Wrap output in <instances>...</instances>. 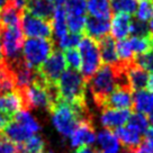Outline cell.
I'll list each match as a JSON object with an SVG mask.
<instances>
[{
    "label": "cell",
    "mask_w": 153,
    "mask_h": 153,
    "mask_svg": "<svg viewBox=\"0 0 153 153\" xmlns=\"http://www.w3.org/2000/svg\"><path fill=\"white\" fill-rule=\"evenodd\" d=\"M52 123L59 133L70 137L81 120H90L86 102L69 104L60 100L51 110Z\"/></svg>",
    "instance_id": "6da1fadb"
},
{
    "label": "cell",
    "mask_w": 153,
    "mask_h": 153,
    "mask_svg": "<svg viewBox=\"0 0 153 153\" xmlns=\"http://www.w3.org/2000/svg\"><path fill=\"white\" fill-rule=\"evenodd\" d=\"M41 126L28 110L22 109L14 116L13 120L4 128V136L17 145L25 143L39 132Z\"/></svg>",
    "instance_id": "7a4b0ae2"
},
{
    "label": "cell",
    "mask_w": 153,
    "mask_h": 153,
    "mask_svg": "<svg viewBox=\"0 0 153 153\" xmlns=\"http://www.w3.org/2000/svg\"><path fill=\"white\" fill-rule=\"evenodd\" d=\"M88 86L95 104L98 107H104L106 99L117 87V73L114 67L102 65L88 80Z\"/></svg>",
    "instance_id": "3957f363"
},
{
    "label": "cell",
    "mask_w": 153,
    "mask_h": 153,
    "mask_svg": "<svg viewBox=\"0 0 153 153\" xmlns=\"http://www.w3.org/2000/svg\"><path fill=\"white\" fill-rule=\"evenodd\" d=\"M60 99L69 104H80L85 101L87 81L81 73L68 69L56 83Z\"/></svg>",
    "instance_id": "277c9868"
},
{
    "label": "cell",
    "mask_w": 153,
    "mask_h": 153,
    "mask_svg": "<svg viewBox=\"0 0 153 153\" xmlns=\"http://www.w3.org/2000/svg\"><path fill=\"white\" fill-rule=\"evenodd\" d=\"M54 51L51 39L46 38H27L23 45V59L29 67L38 70Z\"/></svg>",
    "instance_id": "5b68a950"
},
{
    "label": "cell",
    "mask_w": 153,
    "mask_h": 153,
    "mask_svg": "<svg viewBox=\"0 0 153 153\" xmlns=\"http://www.w3.org/2000/svg\"><path fill=\"white\" fill-rule=\"evenodd\" d=\"M78 51L81 55V74L87 81L99 70L102 62L99 45L95 39L83 36L78 45Z\"/></svg>",
    "instance_id": "8992f818"
},
{
    "label": "cell",
    "mask_w": 153,
    "mask_h": 153,
    "mask_svg": "<svg viewBox=\"0 0 153 153\" xmlns=\"http://www.w3.org/2000/svg\"><path fill=\"white\" fill-rule=\"evenodd\" d=\"M0 42L6 61L11 62L23 56L22 51L25 41L22 27L0 28Z\"/></svg>",
    "instance_id": "52a82bcc"
},
{
    "label": "cell",
    "mask_w": 153,
    "mask_h": 153,
    "mask_svg": "<svg viewBox=\"0 0 153 153\" xmlns=\"http://www.w3.org/2000/svg\"><path fill=\"white\" fill-rule=\"evenodd\" d=\"M67 65L64 53L55 50L48 60L38 68V76L48 85H56L59 79L67 70Z\"/></svg>",
    "instance_id": "ba28073f"
},
{
    "label": "cell",
    "mask_w": 153,
    "mask_h": 153,
    "mask_svg": "<svg viewBox=\"0 0 153 153\" xmlns=\"http://www.w3.org/2000/svg\"><path fill=\"white\" fill-rule=\"evenodd\" d=\"M22 30L28 38H46L50 39L52 36V27L48 20L35 17L26 10L22 16Z\"/></svg>",
    "instance_id": "9c48e42d"
},
{
    "label": "cell",
    "mask_w": 153,
    "mask_h": 153,
    "mask_svg": "<svg viewBox=\"0 0 153 153\" xmlns=\"http://www.w3.org/2000/svg\"><path fill=\"white\" fill-rule=\"evenodd\" d=\"M96 132L90 120H81L76 126L74 132L70 136V142L73 148L89 146L96 142Z\"/></svg>",
    "instance_id": "30bf717a"
},
{
    "label": "cell",
    "mask_w": 153,
    "mask_h": 153,
    "mask_svg": "<svg viewBox=\"0 0 153 153\" xmlns=\"http://www.w3.org/2000/svg\"><path fill=\"white\" fill-rule=\"evenodd\" d=\"M133 106V94L128 87L117 86L109 97L106 99L104 108H114V109H129Z\"/></svg>",
    "instance_id": "8fae6325"
},
{
    "label": "cell",
    "mask_w": 153,
    "mask_h": 153,
    "mask_svg": "<svg viewBox=\"0 0 153 153\" xmlns=\"http://www.w3.org/2000/svg\"><path fill=\"white\" fill-rule=\"evenodd\" d=\"M131 115L129 109L104 108L100 115V123L107 129L118 128L128 122Z\"/></svg>",
    "instance_id": "7c38bea8"
},
{
    "label": "cell",
    "mask_w": 153,
    "mask_h": 153,
    "mask_svg": "<svg viewBox=\"0 0 153 153\" xmlns=\"http://www.w3.org/2000/svg\"><path fill=\"white\" fill-rule=\"evenodd\" d=\"M125 72L132 91L143 90L146 88L149 73L134 62V60L132 62L125 63Z\"/></svg>",
    "instance_id": "4fadbf2b"
},
{
    "label": "cell",
    "mask_w": 153,
    "mask_h": 153,
    "mask_svg": "<svg viewBox=\"0 0 153 153\" xmlns=\"http://www.w3.org/2000/svg\"><path fill=\"white\" fill-rule=\"evenodd\" d=\"M23 109V101L18 91L0 95V115L13 120L14 116Z\"/></svg>",
    "instance_id": "5bb4252c"
},
{
    "label": "cell",
    "mask_w": 153,
    "mask_h": 153,
    "mask_svg": "<svg viewBox=\"0 0 153 153\" xmlns=\"http://www.w3.org/2000/svg\"><path fill=\"white\" fill-rule=\"evenodd\" d=\"M96 141L100 153H122V144L111 129H101Z\"/></svg>",
    "instance_id": "9a60e30c"
},
{
    "label": "cell",
    "mask_w": 153,
    "mask_h": 153,
    "mask_svg": "<svg viewBox=\"0 0 153 153\" xmlns=\"http://www.w3.org/2000/svg\"><path fill=\"white\" fill-rule=\"evenodd\" d=\"M132 16L126 14H116L110 22V34L111 37L117 41H122L127 38L131 34V25H132Z\"/></svg>",
    "instance_id": "2e32d148"
},
{
    "label": "cell",
    "mask_w": 153,
    "mask_h": 153,
    "mask_svg": "<svg viewBox=\"0 0 153 153\" xmlns=\"http://www.w3.org/2000/svg\"><path fill=\"white\" fill-rule=\"evenodd\" d=\"M85 32L88 37L95 39L96 42H99L104 37L108 36V33L110 32L109 19H100L95 17L87 18Z\"/></svg>",
    "instance_id": "e0dca14e"
},
{
    "label": "cell",
    "mask_w": 153,
    "mask_h": 153,
    "mask_svg": "<svg viewBox=\"0 0 153 153\" xmlns=\"http://www.w3.org/2000/svg\"><path fill=\"white\" fill-rule=\"evenodd\" d=\"M115 134H116V136L120 140V144H123L128 151L135 150L140 144L142 143L143 135L127 124L125 125V126L116 128Z\"/></svg>",
    "instance_id": "ac0fdd59"
},
{
    "label": "cell",
    "mask_w": 153,
    "mask_h": 153,
    "mask_svg": "<svg viewBox=\"0 0 153 153\" xmlns=\"http://www.w3.org/2000/svg\"><path fill=\"white\" fill-rule=\"evenodd\" d=\"M99 51H100L101 61L105 62V64L115 67L120 62L117 50H116V42L111 36H106L99 41Z\"/></svg>",
    "instance_id": "d6986e66"
},
{
    "label": "cell",
    "mask_w": 153,
    "mask_h": 153,
    "mask_svg": "<svg viewBox=\"0 0 153 153\" xmlns=\"http://www.w3.org/2000/svg\"><path fill=\"white\" fill-rule=\"evenodd\" d=\"M54 5L51 0H28L25 10L35 17L44 20H50L54 13Z\"/></svg>",
    "instance_id": "ffe728a7"
},
{
    "label": "cell",
    "mask_w": 153,
    "mask_h": 153,
    "mask_svg": "<svg viewBox=\"0 0 153 153\" xmlns=\"http://www.w3.org/2000/svg\"><path fill=\"white\" fill-rule=\"evenodd\" d=\"M0 28H15L22 27V16L23 11L16 8L14 5L8 4L2 10H0Z\"/></svg>",
    "instance_id": "44dd1931"
},
{
    "label": "cell",
    "mask_w": 153,
    "mask_h": 153,
    "mask_svg": "<svg viewBox=\"0 0 153 153\" xmlns=\"http://www.w3.org/2000/svg\"><path fill=\"white\" fill-rule=\"evenodd\" d=\"M133 107L139 114H151L153 111V92L149 90L135 91L133 95Z\"/></svg>",
    "instance_id": "7402d4cb"
},
{
    "label": "cell",
    "mask_w": 153,
    "mask_h": 153,
    "mask_svg": "<svg viewBox=\"0 0 153 153\" xmlns=\"http://www.w3.org/2000/svg\"><path fill=\"white\" fill-rule=\"evenodd\" d=\"M51 27H52V33L57 38L63 37L68 34L67 13L63 6H55L54 13L51 18Z\"/></svg>",
    "instance_id": "603a6c76"
},
{
    "label": "cell",
    "mask_w": 153,
    "mask_h": 153,
    "mask_svg": "<svg viewBox=\"0 0 153 153\" xmlns=\"http://www.w3.org/2000/svg\"><path fill=\"white\" fill-rule=\"evenodd\" d=\"M16 90L14 73L10 64L6 60L0 61V95Z\"/></svg>",
    "instance_id": "cb8c5ba5"
},
{
    "label": "cell",
    "mask_w": 153,
    "mask_h": 153,
    "mask_svg": "<svg viewBox=\"0 0 153 153\" xmlns=\"http://www.w3.org/2000/svg\"><path fill=\"white\" fill-rule=\"evenodd\" d=\"M87 11L90 17L109 19L111 16L110 0H87Z\"/></svg>",
    "instance_id": "d4e9b609"
},
{
    "label": "cell",
    "mask_w": 153,
    "mask_h": 153,
    "mask_svg": "<svg viewBox=\"0 0 153 153\" xmlns=\"http://www.w3.org/2000/svg\"><path fill=\"white\" fill-rule=\"evenodd\" d=\"M139 0H110L111 11L115 14L133 15L136 11Z\"/></svg>",
    "instance_id": "484cf974"
},
{
    "label": "cell",
    "mask_w": 153,
    "mask_h": 153,
    "mask_svg": "<svg viewBox=\"0 0 153 153\" xmlns=\"http://www.w3.org/2000/svg\"><path fill=\"white\" fill-rule=\"evenodd\" d=\"M128 39L129 46L131 50L135 56L141 55L143 53L148 52L149 50L152 48V44H151V39L150 36L149 37H137V36H132V37L127 38Z\"/></svg>",
    "instance_id": "4316f807"
},
{
    "label": "cell",
    "mask_w": 153,
    "mask_h": 153,
    "mask_svg": "<svg viewBox=\"0 0 153 153\" xmlns=\"http://www.w3.org/2000/svg\"><path fill=\"white\" fill-rule=\"evenodd\" d=\"M19 153H43L44 141L39 135H34L25 143L18 145Z\"/></svg>",
    "instance_id": "83f0119b"
},
{
    "label": "cell",
    "mask_w": 153,
    "mask_h": 153,
    "mask_svg": "<svg viewBox=\"0 0 153 153\" xmlns=\"http://www.w3.org/2000/svg\"><path fill=\"white\" fill-rule=\"evenodd\" d=\"M136 20L140 22H150L153 19V1L152 0H139L137 8L135 11Z\"/></svg>",
    "instance_id": "f1b7e54d"
},
{
    "label": "cell",
    "mask_w": 153,
    "mask_h": 153,
    "mask_svg": "<svg viewBox=\"0 0 153 153\" xmlns=\"http://www.w3.org/2000/svg\"><path fill=\"white\" fill-rule=\"evenodd\" d=\"M127 125H129L131 127H133L134 129H136L137 132L142 134V135H145V133L149 131L150 128V124H149V118L143 114H136L131 115L128 122L126 123Z\"/></svg>",
    "instance_id": "f546056e"
},
{
    "label": "cell",
    "mask_w": 153,
    "mask_h": 153,
    "mask_svg": "<svg viewBox=\"0 0 153 153\" xmlns=\"http://www.w3.org/2000/svg\"><path fill=\"white\" fill-rule=\"evenodd\" d=\"M64 9L67 16H86L87 0H68Z\"/></svg>",
    "instance_id": "4dcf8cb0"
},
{
    "label": "cell",
    "mask_w": 153,
    "mask_h": 153,
    "mask_svg": "<svg viewBox=\"0 0 153 153\" xmlns=\"http://www.w3.org/2000/svg\"><path fill=\"white\" fill-rule=\"evenodd\" d=\"M87 17L86 16H67L68 30L73 34H80L85 30Z\"/></svg>",
    "instance_id": "1f68e13d"
},
{
    "label": "cell",
    "mask_w": 153,
    "mask_h": 153,
    "mask_svg": "<svg viewBox=\"0 0 153 153\" xmlns=\"http://www.w3.org/2000/svg\"><path fill=\"white\" fill-rule=\"evenodd\" d=\"M81 38V35H79V34L68 33L63 37L59 38V46H60V48L64 50V51L70 50V48H76L80 43Z\"/></svg>",
    "instance_id": "d6a6232c"
},
{
    "label": "cell",
    "mask_w": 153,
    "mask_h": 153,
    "mask_svg": "<svg viewBox=\"0 0 153 153\" xmlns=\"http://www.w3.org/2000/svg\"><path fill=\"white\" fill-rule=\"evenodd\" d=\"M134 62L137 65L144 69L146 72L153 73V48L149 50L148 52L137 55L134 59Z\"/></svg>",
    "instance_id": "836d02e7"
},
{
    "label": "cell",
    "mask_w": 153,
    "mask_h": 153,
    "mask_svg": "<svg viewBox=\"0 0 153 153\" xmlns=\"http://www.w3.org/2000/svg\"><path fill=\"white\" fill-rule=\"evenodd\" d=\"M64 56L67 60V63L69 64L70 69L73 70H80L81 68V55L76 48H70L64 52Z\"/></svg>",
    "instance_id": "e575fe53"
},
{
    "label": "cell",
    "mask_w": 153,
    "mask_h": 153,
    "mask_svg": "<svg viewBox=\"0 0 153 153\" xmlns=\"http://www.w3.org/2000/svg\"><path fill=\"white\" fill-rule=\"evenodd\" d=\"M131 34L133 36H137V37H149L151 35L150 29H149V25H146L143 22H140V20H133L132 22Z\"/></svg>",
    "instance_id": "d590c367"
},
{
    "label": "cell",
    "mask_w": 153,
    "mask_h": 153,
    "mask_svg": "<svg viewBox=\"0 0 153 153\" xmlns=\"http://www.w3.org/2000/svg\"><path fill=\"white\" fill-rule=\"evenodd\" d=\"M0 153H19V148L17 144L11 142L5 137L2 134L0 135Z\"/></svg>",
    "instance_id": "8d00e7d4"
},
{
    "label": "cell",
    "mask_w": 153,
    "mask_h": 153,
    "mask_svg": "<svg viewBox=\"0 0 153 153\" xmlns=\"http://www.w3.org/2000/svg\"><path fill=\"white\" fill-rule=\"evenodd\" d=\"M132 153H153V146L149 145L143 141L137 148L132 151Z\"/></svg>",
    "instance_id": "74e56055"
},
{
    "label": "cell",
    "mask_w": 153,
    "mask_h": 153,
    "mask_svg": "<svg viewBox=\"0 0 153 153\" xmlns=\"http://www.w3.org/2000/svg\"><path fill=\"white\" fill-rule=\"evenodd\" d=\"M28 0H9V2L11 5H14L16 8H18L20 10H25L26 5H27Z\"/></svg>",
    "instance_id": "f35d334b"
},
{
    "label": "cell",
    "mask_w": 153,
    "mask_h": 153,
    "mask_svg": "<svg viewBox=\"0 0 153 153\" xmlns=\"http://www.w3.org/2000/svg\"><path fill=\"white\" fill-rule=\"evenodd\" d=\"M74 153H97V151L90 146H81V148L76 149Z\"/></svg>",
    "instance_id": "ab89813d"
},
{
    "label": "cell",
    "mask_w": 153,
    "mask_h": 153,
    "mask_svg": "<svg viewBox=\"0 0 153 153\" xmlns=\"http://www.w3.org/2000/svg\"><path fill=\"white\" fill-rule=\"evenodd\" d=\"M146 88H148V90L150 91V92H153V73H151V74L149 76Z\"/></svg>",
    "instance_id": "60d3db41"
},
{
    "label": "cell",
    "mask_w": 153,
    "mask_h": 153,
    "mask_svg": "<svg viewBox=\"0 0 153 153\" xmlns=\"http://www.w3.org/2000/svg\"><path fill=\"white\" fill-rule=\"evenodd\" d=\"M68 0H51V2H52L53 5L55 6H63L67 4Z\"/></svg>",
    "instance_id": "b9f144b4"
},
{
    "label": "cell",
    "mask_w": 153,
    "mask_h": 153,
    "mask_svg": "<svg viewBox=\"0 0 153 153\" xmlns=\"http://www.w3.org/2000/svg\"><path fill=\"white\" fill-rule=\"evenodd\" d=\"M9 4V0H0V10H2Z\"/></svg>",
    "instance_id": "7bdbcfd3"
},
{
    "label": "cell",
    "mask_w": 153,
    "mask_h": 153,
    "mask_svg": "<svg viewBox=\"0 0 153 153\" xmlns=\"http://www.w3.org/2000/svg\"><path fill=\"white\" fill-rule=\"evenodd\" d=\"M149 124L151 125V128L153 129V111L149 116Z\"/></svg>",
    "instance_id": "ee69618b"
},
{
    "label": "cell",
    "mask_w": 153,
    "mask_h": 153,
    "mask_svg": "<svg viewBox=\"0 0 153 153\" xmlns=\"http://www.w3.org/2000/svg\"><path fill=\"white\" fill-rule=\"evenodd\" d=\"M149 29H150V34L153 36V19L150 20V23H149Z\"/></svg>",
    "instance_id": "f6af8a7d"
},
{
    "label": "cell",
    "mask_w": 153,
    "mask_h": 153,
    "mask_svg": "<svg viewBox=\"0 0 153 153\" xmlns=\"http://www.w3.org/2000/svg\"><path fill=\"white\" fill-rule=\"evenodd\" d=\"M4 60V53H2V46H1V42H0V61Z\"/></svg>",
    "instance_id": "bcb514c9"
},
{
    "label": "cell",
    "mask_w": 153,
    "mask_h": 153,
    "mask_svg": "<svg viewBox=\"0 0 153 153\" xmlns=\"http://www.w3.org/2000/svg\"><path fill=\"white\" fill-rule=\"evenodd\" d=\"M127 153H132V151H128V152H127Z\"/></svg>",
    "instance_id": "7dc6e473"
},
{
    "label": "cell",
    "mask_w": 153,
    "mask_h": 153,
    "mask_svg": "<svg viewBox=\"0 0 153 153\" xmlns=\"http://www.w3.org/2000/svg\"><path fill=\"white\" fill-rule=\"evenodd\" d=\"M48 153H52V152H48Z\"/></svg>",
    "instance_id": "c3c4849f"
},
{
    "label": "cell",
    "mask_w": 153,
    "mask_h": 153,
    "mask_svg": "<svg viewBox=\"0 0 153 153\" xmlns=\"http://www.w3.org/2000/svg\"><path fill=\"white\" fill-rule=\"evenodd\" d=\"M0 26H1V24H0Z\"/></svg>",
    "instance_id": "681fc988"
},
{
    "label": "cell",
    "mask_w": 153,
    "mask_h": 153,
    "mask_svg": "<svg viewBox=\"0 0 153 153\" xmlns=\"http://www.w3.org/2000/svg\"><path fill=\"white\" fill-rule=\"evenodd\" d=\"M152 1H153V0H152Z\"/></svg>",
    "instance_id": "f907efd6"
}]
</instances>
